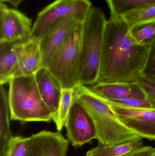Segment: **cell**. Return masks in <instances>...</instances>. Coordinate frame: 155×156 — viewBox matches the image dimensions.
<instances>
[{
	"label": "cell",
	"mask_w": 155,
	"mask_h": 156,
	"mask_svg": "<svg viewBox=\"0 0 155 156\" xmlns=\"http://www.w3.org/2000/svg\"><path fill=\"white\" fill-rule=\"evenodd\" d=\"M120 17L129 28L136 25L153 21L155 20V5L131 11Z\"/></svg>",
	"instance_id": "ffe728a7"
},
{
	"label": "cell",
	"mask_w": 155,
	"mask_h": 156,
	"mask_svg": "<svg viewBox=\"0 0 155 156\" xmlns=\"http://www.w3.org/2000/svg\"><path fill=\"white\" fill-rule=\"evenodd\" d=\"M110 103L113 104L120 106L128 108H139V109H155L153 105L147 100L143 99H127L123 101H116Z\"/></svg>",
	"instance_id": "cb8c5ba5"
},
{
	"label": "cell",
	"mask_w": 155,
	"mask_h": 156,
	"mask_svg": "<svg viewBox=\"0 0 155 156\" xmlns=\"http://www.w3.org/2000/svg\"><path fill=\"white\" fill-rule=\"evenodd\" d=\"M9 83L10 120L22 124L53 120L52 113L40 94L35 75L14 77Z\"/></svg>",
	"instance_id": "7a4b0ae2"
},
{
	"label": "cell",
	"mask_w": 155,
	"mask_h": 156,
	"mask_svg": "<svg viewBox=\"0 0 155 156\" xmlns=\"http://www.w3.org/2000/svg\"><path fill=\"white\" fill-rule=\"evenodd\" d=\"M82 22L56 50L45 67L59 81L63 89H74L80 84Z\"/></svg>",
	"instance_id": "277c9868"
},
{
	"label": "cell",
	"mask_w": 155,
	"mask_h": 156,
	"mask_svg": "<svg viewBox=\"0 0 155 156\" xmlns=\"http://www.w3.org/2000/svg\"><path fill=\"white\" fill-rule=\"evenodd\" d=\"M32 20L18 10L0 4V42L30 37Z\"/></svg>",
	"instance_id": "ba28073f"
},
{
	"label": "cell",
	"mask_w": 155,
	"mask_h": 156,
	"mask_svg": "<svg viewBox=\"0 0 155 156\" xmlns=\"http://www.w3.org/2000/svg\"><path fill=\"white\" fill-rule=\"evenodd\" d=\"M30 37L22 39L0 42V83H9V76L17 63L25 44Z\"/></svg>",
	"instance_id": "5bb4252c"
},
{
	"label": "cell",
	"mask_w": 155,
	"mask_h": 156,
	"mask_svg": "<svg viewBox=\"0 0 155 156\" xmlns=\"http://www.w3.org/2000/svg\"><path fill=\"white\" fill-rule=\"evenodd\" d=\"M40 94L54 115L58 111L62 88L59 81L45 67H42L35 74Z\"/></svg>",
	"instance_id": "4fadbf2b"
},
{
	"label": "cell",
	"mask_w": 155,
	"mask_h": 156,
	"mask_svg": "<svg viewBox=\"0 0 155 156\" xmlns=\"http://www.w3.org/2000/svg\"><path fill=\"white\" fill-rule=\"evenodd\" d=\"M23 0H7V2L13 5L15 7H16L18 6L22 2Z\"/></svg>",
	"instance_id": "484cf974"
},
{
	"label": "cell",
	"mask_w": 155,
	"mask_h": 156,
	"mask_svg": "<svg viewBox=\"0 0 155 156\" xmlns=\"http://www.w3.org/2000/svg\"><path fill=\"white\" fill-rule=\"evenodd\" d=\"M107 103L126 127L142 138L155 141V109L128 108Z\"/></svg>",
	"instance_id": "52a82bcc"
},
{
	"label": "cell",
	"mask_w": 155,
	"mask_h": 156,
	"mask_svg": "<svg viewBox=\"0 0 155 156\" xmlns=\"http://www.w3.org/2000/svg\"><path fill=\"white\" fill-rule=\"evenodd\" d=\"M121 156H155V148L152 146H143Z\"/></svg>",
	"instance_id": "d4e9b609"
},
{
	"label": "cell",
	"mask_w": 155,
	"mask_h": 156,
	"mask_svg": "<svg viewBox=\"0 0 155 156\" xmlns=\"http://www.w3.org/2000/svg\"><path fill=\"white\" fill-rule=\"evenodd\" d=\"M86 86L92 92L109 102L131 98L147 100L144 93L137 83H96L90 86Z\"/></svg>",
	"instance_id": "8fae6325"
},
{
	"label": "cell",
	"mask_w": 155,
	"mask_h": 156,
	"mask_svg": "<svg viewBox=\"0 0 155 156\" xmlns=\"http://www.w3.org/2000/svg\"><path fill=\"white\" fill-rule=\"evenodd\" d=\"M30 144V137L13 136L3 156H28Z\"/></svg>",
	"instance_id": "44dd1931"
},
{
	"label": "cell",
	"mask_w": 155,
	"mask_h": 156,
	"mask_svg": "<svg viewBox=\"0 0 155 156\" xmlns=\"http://www.w3.org/2000/svg\"><path fill=\"white\" fill-rule=\"evenodd\" d=\"M65 126L67 139L74 147H80L93 139H96V130L93 121L88 112L74 95Z\"/></svg>",
	"instance_id": "8992f818"
},
{
	"label": "cell",
	"mask_w": 155,
	"mask_h": 156,
	"mask_svg": "<svg viewBox=\"0 0 155 156\" xmlns=\"http://www.w3.org/2000/svg\"><path fill=\"white\" fill-rule=\"evenodd\" d=\"M82 22L73 18L57 22L40 41L42 67H45L56 50L67 39L74 29Z\"/></svg>",
	"instance_id": "30bf717a"
},
{
	"label": "cell",
	"mask_w": 155,
	"mask_h": 156,
	"mask_svg": "<svg viewBox=\"0 0 155 156\" xmlns=\"http://www.w3.org/2000/svg\"><path fill=\"white\" fill-rule=\"evenodd\" d=\"M74 90L73 88L62 90L58 111L54 115L52 120L58 132H61L65 126L70 113L73 101Z\"/></svg>",
	"instance_id": "ac0fdd59"
},
{
	"label": "cell",
	"mask_w": 155,
	"mask_h": 156,
	"mask_svg": "<svg viewBox=\"0 0 155 156\" xmlns=\"http://www.w3.org/2000/svg\"><path fill=\"white\" fill-rule=\"evenodd\" d=\"M42 59L40 41L29 39L25 44L17 63L9 76V81L16 77L35 75L42 68Z\"/></svg>",
	"instance_id": "7c38bea8"
},
{
	"label": "cell",
	"mask_w": 155,
	"mask_h": 156,
	"mask_svg": "<svg viewBox=\"0 0 155 156\" xmlns=\"http://www.w3.org/2000/svg\"><path fill=\"white\" fill-rule=\"evenodd\" d=\"M130 33L137 43L149 46L155 41V20L136 25L130 28Z\"/></svg>",
	"instance_id": "d6986e66"
},
{
	"label": "cell",
	"mask_w": 155,
	"mask_h": 156,
	"mask_svg": "<svg viewBox=\"0 0 155 156\" xmlns=\"http://www.w3.org/2000/svg\"><path fill=\"white\" fill-rule=\"evenodd\" d=\"M7 0H0V2L1 3H4L7 2Z\"/></svg>",
	"instance_id": "4316f807"
},
{
	"label": "cell",
	"mask_w": 155,
	"mask_h": 156,
	"mask_svg": "<svg viewBox=\"0 0 155 156\" xmlns=\"http://www.w3.org/2000/svg\"><path fill=\"white\" fill-rule=\"evenodd\" d=\"M106 20L103 10L92 7L82 23L80 84L97 82Z\"/></svg>",
	"instance_id": "3957f363"
},
{
	"label": "cell",
	"mask_w": 155,
	"mask_h": 156,
	"mask_svg": "<svg viewBox=\"0 0 155 156\" xmlns=\"http://www.w3.org/2000/svg\"><path fill=\"white\" fill-rule=\"evenodd\" d=\"M142 76L155 82V41L149 46L148 56Z\"/></svg>",
	"instance_id": "7402d4cb"
},
{
	"label": "cell",
	"mask_w": 155,
	"mask_h": 156,
	"mask_svg": "<svg viewBox=\"0 0 155 156\" xmlns=\"http://www.w3.org/2000/svg\"><path fill=\"white\" fill-rule=\"evenodd\" d=\"M136 83L144 93L147 100L155 109V82L141 75Z\"/></svg>",
	"instance_id": "603a6c76"
},
{
	"label": "cell",
	"mask_w": 155,
	"mask_h": 156,
	"mask_svg": "<svg viewBox=\"0 0 155 156\" xmlns=\"http://www.w3.org/2000/svg\"><path fill=\"white\" fill-rule=\"evenodd\" d=\"M149 48L135 40L121 17H110L105 27L96 83H136L142 75Z\"/></svg>",
	"instance_id": "6da1fadb"
},
{
	"label": "cell",
	"mask_w": 155,
	"mask_h": 156,
	"mask_svg": "<svg viewBox=\"0 0 155 156\" xmlns=\"http://www.w3.org/2000/svg\"><path fill=\"white\" fill-rule=\"evenodd\" d=\"M30 138L28 156H66L70 142L61 132L42 131Z\"/></svg>",
	"instance_id": "9c48e42d"
},
{
	"label": "cell",
	"mask_w": 155,
	"mask_h": 156,
	"mask_svg": "<svg viewBox=\"0 0 155 156\" xmlns=\"http://www.w3.org/2000/svg\"><path fill=\"white\" fill-rule=\"evenodd\" d=\"M8 98L3 85L0 87V156H3L12 137L10 125Z\"/></svg>",
	"instance_id": "9a60e30c"
},
{
	"label": "cell",
	"mask_w": 155,
	"mask_h": 156,
	"mask_svg": "<svg viewBox=\"0 0 155 156\" xmlns=\"http://www.w3.org/2000/svg\"><path fill=\"white\" fill-rule=\"evenodd\" d=\"M92 7L89 0H55L38 13L30 39L41 41L55 24L65 18L83 22Z\"/></svg>",
	"instance_id": "5b68a950"
},
{
	"label": "cell",
	"mask_w": 155,
	"mask_h": 156,
	"mask_svg": "<svg viewBox=\"0 0 155 156\" xmlns=\"http://www.w3.org/2000/svg\"><path fill=\"white\" fill-rule=\"evenodd\" d=\"M143 139H138L114 145L97 146L88 151L86 156H121L144 146Z\"/></svg>",
	"instance_id": "2e32d148"
},
{
	"label": "cell",
	"mask_w": 155,
	"mask_h": 156,
	"mask_svg": "<svg viewBox=\"0 0 155 156\" xmlns=\"http://www.w3.org/2000/svg\"><path fill=\"white\" fill-rule=\"evenodd\" d=\"M111 17H121L136 9L155 5V0H106Z\"/></svg>",
	"instance_id": "e0dca14e"
}]
</instances>
